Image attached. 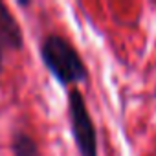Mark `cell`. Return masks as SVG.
Wrapping results in <instances>:
<instances>
[{
	"label": "cell",
	"mask_w": 156,
	"mask_h": 156,
	"mask_svg": "<svg viewBox=\"0 0 156 156\" xmlns=\"http://www.w3.org/2000/svg\"><path fill=\"white\" fill-rule=\"evenodd\" d=\"M11 152L13 156H41L37 141L22 130H17L11 138Z\"/></svg>",
	"instance_id": "obj_4"
},
{
	"label": "cell",
	"mask_w": 156,
	"mask_h": 156,
	"mask_svg": "<svg viewBox=\"0 0 156 156\" xmlns=\"http://www.w3.org/2000/svg\"><path fill=\"white\" fill-rule=\"evenodd\" d=\"M68 121L79 156H98V132L81 90H68Z\"/></svg>",
	"instance_id": "obj_2"
},
{
	"label": "cell",
	"mask_w": 156,
	"mask_h": 156,
	"mask_svg": "<svg viewBox=\"0 0 156 156\" xmlns=\"http://www.w3.org/2000/svg\"><path fill=\"white\" fill-rule=\"evenodd\" d=\"M42 64L53 75V79L61 87L81 85L88 79V70L79 51L70 44L64 37L50 33L42 39L39 48Z\"/></svg>",
	"instance_id": "obj_1"
},
{
	"label": "cell",
	"mask_w": 156,
	"mask_h": 156,
	"mask_svg": "<svg viewBox=\"0 0 156 156\" xmlns=\"http://www.w3.org/2000/svg\"><path fill=\"white\" fill-rule=\"evenodd\" d=\"M24 48L22 30L17 19L11 15L8 6L0 2V72L4 66V57L8 51H20Z\"/></svg>",
	"instance_id": "obj_3"
}]
</instances>
